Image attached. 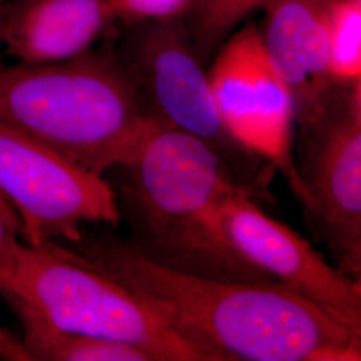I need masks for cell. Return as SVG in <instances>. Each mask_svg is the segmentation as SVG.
<instances>
[{
    "mask_svg": "<svg viewBox=\"0 0 361 361\" xmlns=\"http://www.w3.org/2000/svg\"><path fill=\"white\" fill-rule=\"evenodd\" d=\"M63 244L123 285L207 361L361 360V334L283 285L174 271L114 237Z\"/></svg>",
    "mask_w": 361,
    "mask_h": 361,
    "instance_id": "cell-1",
    "label": "cell"
},
{
    "mask_svg": "<svg viewBox=\"0 0 361 361\" xmlns=\"http://www.w3.org/2000/svg\"><path fill=\"white\" fill-rule=\"evenodd\" d=\"M118 170V207L131 231L126 243L145 257L221 281L273 283L235 253L221 219L228 200L262 183L240 182L209 145L154 121Z\"/></svg>",
    "mask_w": 361,
    "mask_h": 361,
    "instance_id": "cell-2",
    "label": "cell"
},
{
    "mask_svg": "<svg viewBox=\"0 0 361 361\" xmlns=\"http://www.w3.org/2000/svg\"><path fill=\"white\" fill-rule=\"evenodd\" d=\"M152 122L114 46L58 63L0 66V125L99 176L129 164Z\"/></svg>",
    "mask_w": 361,
    "mask_h": 361,
    "instance_id": "cell-3",
    "label": "cell"
},
{
    "mask_svg": "<svg viewBox=\"0 0 361 361\" xmlns=\"http://www.w3.org/2000/svg\"><path fill=\"white\" fill-rule=\"evenodd\" d=\"M13 310L73 334L102 336L147 352L154 361H207L154 313L61 241L23 245L13 281L1 293Z\"/></svg>",
    "mask_w": 361,
    "mask_h": 361,
    "instance_id": "cell-4",
    "label": "cell"
},
{
    "mask_svg": "<svg viewBox=\"0 0 361 361\" xmlns=\"http://www.w3.org/2000/svg\"><path fill=\"white\" fill-rule=\"evenodd\" d=\"M295 161L310 231L336 267L361 281V83L337 85L322 111L300 123Z\"/></svg>",
    "mask_w": 361,
    "mask_h": 361,
    "instance_id": "cell-5",
    "label": "cell"
},
{
    "mask_svg": "<svg viewBox=\"0 0 361 361\" xmlns=\"http://www.w3.org/2000/svg\"><path fill=\"white\" fill-rule=\"evenodd\" d=\"M114 49L157 123L200 138L221 155L234 174L255 166L256 157L233 141L219 121L207 65L194 49L183 19L122 25Z\"/></svg>",
    "mask_w": 361,
    "mask_h": 361,
    "instance_id": "cell-6",
    "label": "cell"
},
{
    "mask_svg": "<svg viewBox=\"0 0 361 361\" xmlns=\"http://www.w3.org/2000/svg\"><path fill=\"white\" fill-rule=\"evenodd\" d=\"M0 194L20 221L27 245L78 243L87 224L118 226L116 190L44 143L0 125Z\"/></svg>",
    "mask_w": 361,
    "mask_h": 361,
    "instance_id": "cell-7",
    "label": "cell"
},
{
    "mask_svg": "<svg viewBox=\"0 0 361 361\" xmlns=\"http://www.w3.org/2000/svg\"><path fill=\"white\" fill-rule=\"evenodd\" d=\"M219 121L246 153L281 171L300 205L307 193L293 153L296 106L271 67L258 27L246 25L221 46L207 70Z\"/></svg>",
    "mask_w": 361,
    "mask_h": 361,
    "instance_id": "cell-8",
    "label": "cell"
},
{
    "mask_svg": "<svg viewBox=\"0 0 361 361\" xmlns=\"http://www.w3.org/2000/svg\"><path fill=\"white\" fill-rule=\"evenodd\" d=\"M255 192L226 201L222 225L235 253L337 322L361 334V281L328 262L320 252L255 202Z\"/></svg>",
    "mask_w": 361,
    "mask_h": 361,
    "instance_id": "cell-9",
    "label": "cell"
},
{
    "mask_svg": "<svg viewBox=\"0 0 361 361\" xmlns=\"http://www.w3.org/2000/svg\"><path fill=\"white\" fill-rule=\"evenodd\" d=\"M328 1L276 0L258 28L271 67L292 92L298 125L317 116L337 86L329 71Z\"/></svg>",
    "mask_w": 361,
    "mask_h": 361,
    "instance_id": "cell-10",
    "label": "cell"
},
{
    "mask_svg": "<svg viewBox=\"0 0 361 361\" xmlns=\"http://www.w3.org/2000/svg\"><path fill=\"white\" fill-rule=\"evenodd\" d=\"M116 25L110 0H8L0 39L20 63L47 65L90 51Z\"/></svg>",
    "mask_w": 361,
    "mask_h": 361,
    "instance_id": "cell-11",
    "label": "cell"
},
{
    "mask_svg": "<svg viewBox=\"0 0 361 361\" xmlns=\"http://www.w3.org/2000/svg\"><path fill=\"white\" fill-rule=\"evenodd\" d=\"M23 324V344L30 360L154 361L133 344L102 336L61 331L23 310H13Z\"/></svg>",
    "mask_w": 361,
    "mask_h": 361,
    "instance_id": "cell-12",
    "label": "cell"
},
{
    "mask_svg": "<svg viewBox=\"0 0 361 361\" xmlns=\"http://www.w3.org/2000/svg\"><path fill=\"white\" fill-rule=\"evenodd\" d=\"M276 0H195L183 23L194 49L207 65L249 15Z\"/></svg>",
    "mask_w": 361,
    "mask_h": 361,
    "instance_id": "cell-13",
    "label": "cell"
},
{
    "mask_svg": "<svg viewBox=\"0 0 361 361\" xmlns=\"http://www.w3.org/2000/svg\"><path fill=\"white\" fill-rule=\"evenodd\" d=\"M326 39L336 85L361 83V0L328 1Z\"/></svg>",
    "mask_w": 361,
    "mask_h": 361,
    "instance_id": "cell-14",
    "label": "cell"
},
{
    "mask_svg": "<svg viewBox=\"0 0 361 361\" xmlns=\"http://www.w3.org/2000/svg\"><path fill=\"white\" fill-rule=\"evenodd\" d=\"M195 0H110L116 25L183 19Z\"/></svg>",
    "mask_w": 361,
    "mask_h": 361,
    "instance_id": "cell-15",
    "label": "cell"
},
{
    "mask_svg": "<svg viewBox=\"0 0 361 361\" xmlns=\"http://www.w3.org/2000/svg\"><path fill=\"white\" fill-rule=\"evenodd\" d=\"M19 235L20 232L0 214V293L6 292L11 285L25 245L18 240Z\"/></svg>",
    "mask_w": 361,
    "mask_h": 361,
    "instance_id": "cell-16",
    "label": "cell"
},
{
    "mask_svg": "<svg viewBox=\"0 0 361 361\" xmlns=\"http://www.w3.org/2000/svg\"><path fill=\"white\" fill-rule=\"evenodd\" d=\"M0 214L20 232L19 217H18L16 212L13 210V207L8 204V201L1 194H0Z\"/></svg>",
    "mask_w": 361,
    "mask_h": 361,
    "instance_id": "cell-17",
    "label": "cell"
},
{
    "mask_svg": "<svg viewBox=\"0 0 361 361\" xmlns=\"http://www.w3.org/2000/svg\"><path fill=\"white\" fill-rule=\"evenodd\" d=\"M8 0H0V26H1V16H3V11H4V7L7 4ZM3 46H1V39H0V51H1Z\"/></svg>",
    "mask_w": 361,
    "mask_h": 361,
    "instance_id": "cell-18",
    "label": "cell"
}]
</instances>
